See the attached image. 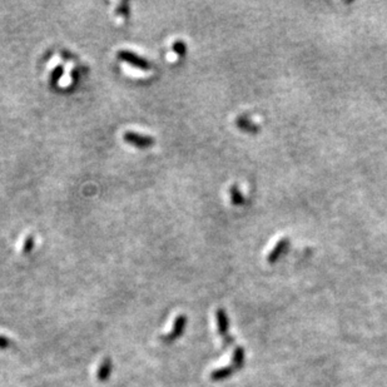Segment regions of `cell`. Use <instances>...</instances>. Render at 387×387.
<instances>
[{
	"instance_id": "obj_12",
	"label": "cell",
	"mask_w": 387,
	"mask_h": 387,
	"mask_svg": "<svg viewBox=\"0 0 387 387\" xmlns=\"http://www.w3.org/2000/svg\"><path fill=\"white\" fill-rule=\"evenodd\" d=\"M118 13L127 17V15L129 14V4H128V3H122L118 7Z\"/></svg>"
},
{
	"instance_id": "obj_9",
	"label": "cell",
	"mask_w": 387,
	"mask_h": 387,
	"mask_svg": "<svg viewBox=\"0 0 387 387\" xmlns=\"http://www.w3.org/2000/svg\"><path fill=\"white\" fill-rule=\"evenodd\" d=\"M172 49H173V52L177 54V56L183 57L185 54V52H187V45H185L184 41L176 40L173 43V45H172Z\"/></svg>"
},
{
	"instance_id": "obj_8",
	"label": "cell",
	"mask_w": 387,
	"mask_h": 387,
	"mask_svg": "<svg viewBox=\"0 0 387 387\" xmlns=\"http://www.w3.org/2000/svg\"><path fill=\"white\" fill-rule=\"evenodd\" d=\"M99 370L101 371L98 372V377L101 378V380H106V378L108 377V375H111V360L104 361L103 366H102Z\"/></svg>"
},
{
	"instance_id": "obj_6",
	"label": "cell",
	"mask_w": 387,
	"mask_h": 387,
	"mask_svg": "<svg viewBox=\"0 0 387 387\" xmlns=\"http://www.w3.org/2000/svg\"><path fill=\"white\" fill-rule=\"evenodd\" d=\"M184 326H185V317L184 316H179V317L176 320V326H174L173 332H172L171 334H168V336L163 337V340H166V342H172L174 338H177V337H179L180 334L183 333Z\"/></svg>"
},
{
	"instance_id": "obj_10",
	"label": "cell",
	"mask_w": 387,
	"mask_h": 387,
	"mask_svg": "<svg viewBox=\"0 0 387 387\" xmlns=\"http://www.w3.org/2000/svg\"><path fill=\"white\" fill-rule=\"evenodd\" d=\"M231 197H232V202L234 203V205H239V203H242V195H240V192L238 189H237L236 185H233V187L231 188Z\"/></svg>"
},
{
	"instance_id": "obj_5",
	"label": "cell",
	"mask_w": 387,
	"mask_h": 387,
	"mask_svg": "<svg viewBox=\"0 0 387 387\" xmlns=\"http://www.w3.org/2000/svg\"><path fill=\"white\" fill-rule=\"evenodd\" d=\"M287 247H288V240L287 239H282L279 240L278 243L276 245V247L272 250V252L269 253L267 260L269 263H276L277 261L279 260V257H281L282 255H283L284 252H286Z\"/></svg>"
},
{
	"instance_id": "obj_7",
	"label": "cell",
	"mask_w": 387,
	"mask_h": 387,
	"mask_svg": "<svg viewBox=\"0 0 387 387\" xmlns=\"http://www.w3.org/2000/svg\"><path fill=\"white\" fill-rule=\"evenodd\" d=\"M63 73H64V67H63V65H57V67L54 68V70L52 72V74H51V84L53 85V87L54 85L58 84V82H59L60 78H62Z\"/></svg>"
},
{
	"instance_id": "obj_3",
	"label": "cell",
	"mask_w": 387,
	"mask_h": 387,
	"mask_svg": "<svg viewBox=\"0 0 387 387\" xmlns=\"http://www.w3.org/2000/svg\"><path fill=\"white\" fill-rule=\"evenodd\" d=\"M117 57L122 60V62L127 63V64L132 65V67L134 68H138V69H142V70H148L149 68H151V64H149V62L146 58H143V57L138 56V54L133 53V52H129V51H119L118 54H117Z\"/></svg>"
},
{
	"instance_id": "obj_1",
	"label": "cell",
	"mask_w": 387,
	"mask_h": 387,
	"mask_svg": "<svg viewBox=\"0 0 387 387\" xmlns=\"http://www.w3.org/2000/svg\"><path fill=\"white\" fill-rule=\"evenodd\" d=\"M245 365V350L243 347H237L236 351L233 352V357H232V363L226 367H222L219 370H216L212 372L211 378L213 381H222L224 378H228L229 376L233 375L236 371L240 370Z\"/></svg>"
},
{
	"instance_id": "obj_4",
	"label": "cell",
	"mask_w": 387,
	"mask_h": 387,
	"mask_svg": "<svg viewBox=\"0 0 387 387\" xmlns=\"http://www.w3.org/2000/svg\"><path fill=\"white\" fill-rule=\"evenodd\" d=\"M123 139H124L128 144H132L137 148H149L154 144V138L134 132L124 133Z\"/></svg>"
},
{
	"instance_id": "obj_13",
	"label": "cell",
	"mask_w": 387,
	"mask_h": 387,
	"mask_svg": "<svg viewBox=\"0 0 387 387\" xmlns=\"http://www.w3.org/2000/svg\"><path fill=\"white\" fill-rule=\"evenodd\" d=\"M10 345V340L5 338V337L0 336V349H5V347H8Z\"/></svg>"
},
{
	"instance_id": "obj_11",
	"label": "cell",
	"mask_w": 387,
	"mask_h": 387,
	"mask_svg": "<svg viewBox=\"0 0 387 387\" xmlns=\"http://www.w3.org/2000/svg\"><path fill=\"white\" fill-rule=\"evenodd\" d=\"M34 247V237L33 236H28L27 239L24 242V247H23V252L24 253H29L31 252Z\"/></svg>"
},
{
	"instance_id": "obj_2",
	"label": "cell",
	"mask_w": 387,
	"mask_h": 387,
	"mask_svg": "<svg viewBox=\"0 0 387 387\" xmlns=\"http://www.w3.org/2000/svg\"><path fill=\"white\" fill-rule=\"evenodd\" d=\"M216 318H217V326H218V333L222 337V340L224 341L226 346H231L233 344V338L229 334V321L227 317L224 310L219 308L216 312Z\"/></svg>"
}]
</instances>
